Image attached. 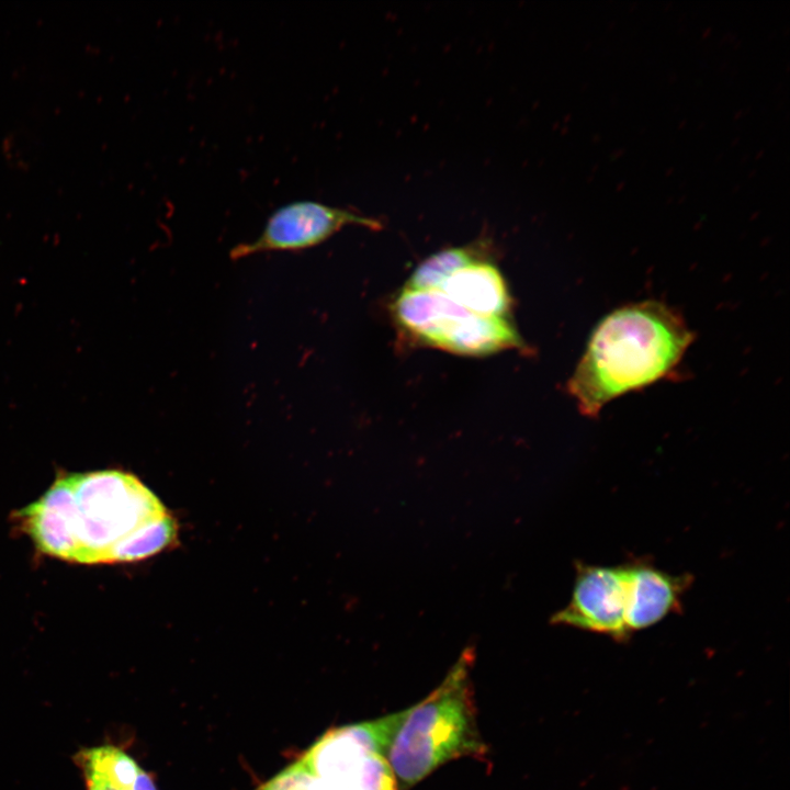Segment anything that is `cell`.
Segmentation results:
<instances>
[{
  "label": "cell",
  "instance_id": "1",
  "mask_svg": "<svg viewBox=\"0 0 790 790\" xmlns=\"http://www.w3.org/2000/svg\"><path fill=\"white\" fill-rule=\"evenodd\" d=\"M15 519L38 551L80 564L140 561L177 535L160 499L120 470L61 473Z\"/></svg>",
  "mask_w": 790,
  "mask_h": 790
},
{
  "label": "cell",
  "instance_id": "9",
  "mask_svg": "<svg viewBox=\"0 0 790 790\" xmlns=\"http://www.w3.org/2000/svg\"><path fill=\"white\" fill-rule=\"evenodd\" d=\"M466 311L481 316L507 317L510 296L498 268L485 260L471 263L438 289Z\"/></svg>",
  "mask_w": 790,
  "mask_h": 790
},
{
  "label": "cell",
  "instance_id": "10",
  "mask_svg": "<svg viewBox=\"0 0 790 790\" xmlns=\"http://www.w3.org/2000/svg\"><path fill=\"white\" fill-rule=\"evenodd\" d=\"M74 760L87 790H157L148 774L116 746L82 748Z\"/></svg>",
  "mask_w": 790,
  "mask_h": 790
},
{
  "label": "cell",
  "instance_id": "7",
  "mask_svg": "<svg viewBox=\"0 0 790 790\" xmlns=\"http://www.w3.org/2000/svg\"><path fill=\"white\" fill-rule=\"evenodd\" d=\"M627 565L576 564V578L568 605L551 622L622 640L630 634L625 623Z\"/></svg>",
  "mask_w": 790,
  "mask_h": 790
},
{
  "label": "cell",
  "instance_id": "12",
  "mask_svg": "<svg viewBox=\"0 0 790 790\" xmlns=\"http://www.w3.org/2000/svg\"><path fill=\"white\" fill-rule=\"evenodd\" d=\"M257 790H327L301 760L286 767Z\"/></svg>",
  "mask_w": 790,
  "mask_h": 790
},
{
  "label": "cell",
  "instance_id": "4",
  "mask_svg": "<svg viewBox=\"0 0 790 790\" xmlns=\"http://www.w3.org/2000/svg\"><path fill=\"white\" fill-rule=\"evenodd\" d=\"M392 308L413 339L455 354L486 356L522 346L507 317L471 313L440 290L404 287Z\"/></svg>",
  "mask_w": 790,
  "mask_h": 790
},
{
  "label": "cell",
  "instance_id": "2",
  "mask_svg": "<svg viewBox=\"0 0 790 790\" xmlns=\"http://www.w3.org/2000/svg\"><path fill=\"white\" fill-rule=\"evenodd\" d=\"M692 341L684 317L663 302L618 307L594 328L568 393L579 413L596 417L617 397L667 377Z\"/></svg>",
  "mask_w": 790,
  "mask_h": 790
},
{
  "label": "cell",
  "instance_id": "3",
  "mask_svg": "<svg viewBox=\"0 0 790 790\" xmlns=\"http://www.w3.org/2000/svg\"><path fill=\"white\" fill-rule=\"evenodd\" d=\"M469 652L444 681L409 710L387 748L393 774L414 785L439 765L476 747L467 692Z\"/></svg>",
  "mask_w": 790,
  "mask_h": 790
},
{
  "label": "cell",
  "instance_id": "8",
  "mask_svg": "<svg viewBox=\"0 0 790 790\" xmlns=\"http://www.w3.org/2000/svg\"><path fill=\"white\" fill-rule=\"evenodd\" d=\"M628 597L625 623L630 633L645 629L681 607V597L691 576L672 575L644 562L627 565Z\"/></svg>",
  "mask_w": 790,
  "mask_h": 790
},
{
  "label": "cell",
  "instance_id": "11",
  "mask_svg": "<svg viewBox=\"0 0 790 790\" xmlns=\"http://www.w3.org/2000/svg\"><path fill=\"white\" fill-rule=\"evenodd\" d=\"M484 244H472L440 250L424 261L413 271L405 284L409 290H438L442 283L460 269L483 261Z\"/></svg>",
  "mask_w": 790,
  "mask_h": 790
},
{
  "label": "cell",
  "instance_id": "5",
  "mask_svg": "<svg viewBox=\"0 0 790 790\" xmlns=\"http://www.w3.org/2000/svg\"><path fill=\"white\" fill-rule=\"evenodd\" d=\"M405 711L325 733L300 759L327 790H396L383 757Z\"/></svg>",
  "mask_w": 790,
  "mask_h": 790
},
{
  "label": "cell",
  "instance_id": "6",
  "mask_svg": "<svg viewBox=\"0 0 790 790\" xmlns=\"http://www.w3.org/2000/svg\"><path fill=\"white\" fill-rule=\"evenodd\" d=\"M347 225L381 227L377 219L349 210L312 200L292 201L271 213L257 238L236 245L229 253L240 259L267 251L303 250L324 242Z\"/></svg>",
  "mask_w": 790,
  "mask_h": 790
}]
</instances>
